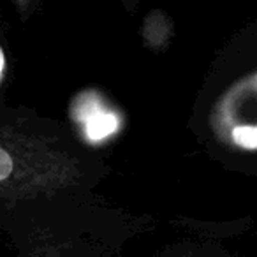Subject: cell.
<instances>
[{
	"label": "cell",
	"mask_w": 257,
	"mask_h": 257,
	"mask_svg": "<svg viewBox=\"0 0 257 257\" xmlns=\"http://www.w3.org/2000/svg\"><path fill=\"white\" fill-rule=\"evenodd\" d=\"M118 120L114 114L109 113H93L86 120V134L90 140H102L116 131Z\"/></svg>",
	"instance_id": "1"
},
{
	"label": "cell",
	"mask_w": 257,
	"mask_h": 257,
	"mask_svg": "<svg viewBox=\"0 0 257 257\" xmlns=\"http://www.w3.org/2000/svg\"><path fill=\"white\" fill-rule=\"evenodd\" d=\"M232 140L239 147L246 150H255L257 147V128L253 125H241V127L232 128Z\"/></svg>",
	"instance_id": "2"
},
{
	"label": "cell",
	"mask_w": 257,
	"mask_h": 257,
	"mask_svg": "<svg viewBox=\"0 0 257 257\" xmlns=\"http://www.w3.org/2000/svg\"><path fill=\"white\" fill-rule=\"evenodd\" d=\"M13 157L4 150V148H0V182L6 178H9V175L13 173Z\"/></svg>",
	"instance_id": "3"
},
{
	"label": "cell",
	"mask_w": 257,
	"mask_h": 257,
	"mask_svg": "<svg viewBox=\"0 0 257 257\" xmlns=\"http://www.w3.org/2000/svg\"><path fill=\"white\" fill-rule=\"evenodd\" d=\"M15 2L22 11H30V9H34L37 0H15Z\"/></svg>",
	"instance_id": "4"
},
{
	"label": "cell",
	"mask_w": 257,
	"mask_h": 257,
	"mask_svg": "<svg viewBox=\"0 0 257 257\" xmlns=\"http://www.w3.org/2000/svg\"><path fill=\"white\" fill-rule=\"evenodd\" d=\"M6 71V55H4V50L0 46V79H2V74Z\"/></svg>",
	"instance_id": "5"
},
{
	"label": "cell",
	"mask_w": 257,
	"mask_h": 257,
	"mask_svg": "<svg viewBox=\"0 0 257 257\" xmlns=\"http://www.w3.org/2000/svg\"><path fill=\"white\" fill-rule=\"evenodd\" d=\"M138 2H140V0H121V4H123L128 11H133V9L138 6Z\"/></svg>",
	"instance_id": "6"
}]
</instances>
